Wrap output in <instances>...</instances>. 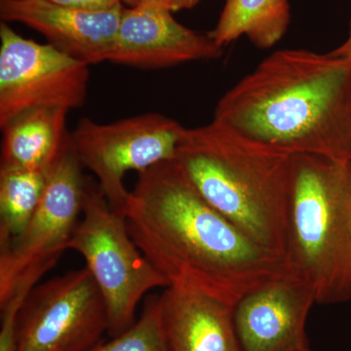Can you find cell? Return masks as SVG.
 Masks as SVG:
<instances>
[{
  "mask_svg": "<svg viewBox=\"0 0 351 351\" xmlns=\"http://www.w3.org/2000/svg\"><path fill=\"white\" fill-rule=\"evenodd\" d=\"M308 351H313V350H308Z\"/></svg>",
  "mask_w": 351,
  "mask_h": 351,
  "instance_id": "44dd1931",
  "label": "cell"
},
{
  "mask_svg": "<svg viewBox=\"0 0 351 351\" xmlns=\"http://www.w3.org/2000/svg\"><path fill=\"white\" fill-rule=\"evenodd\" d=\"M123 5L128 8L137 7H158L171 12L186 10L197 5L200 0H121Z\"/></svg>",
  "mask_w": 351,
  "mask_h": 351,
  "instance_id": "ac0fdd59",
  "label": "cell"
},
{
  "mask_svg": "<svg viewBox=\"0 0 351 351\" xmlns=\"http://www.w3.org/2000/svg\"><path fill=\"white\" fill-rule=\"evenodd\" d=\"M290 20L288 0H226L216 27L208 34L221 47L247 36L256 47L269 49L283 38Z\"/></svg>",
  "mask_w": 351,
  "mask_h": 351,
  "instance_id": "9a60e30c",
  "label": "cell"
},
{
  "mask_svg": "<svg viewBox=\"0 0 351 351\" xmlns=\"http://www.w3.org/2000/svg\"><path fill=\"white\" fill-rule=\"evenodd\" d=\"M313 289L290 270L245 295L235 304V329L243 351H308L307 316Z\"/></svg>",
  "mask_w": 351,
  "mask_h": 351,
  "instance_id": "30bf717a",
  "label": "cell"
},
{
  "mask_svg": "<svg viewBox=\"0 0 351 351\" xmlns=\"http://www.w3.org/2000/svg\"><path fill=\"white\" fill-rule=\"evenodd\" d=\"M82 221L69 243L77 252L107 307L112 337L136 322V311L149 291L169 286L129 233L125 216L113 210L98 184L86 178Z\"/></svg>",
  "mask_w": 351,
  "mask_h": 351,
  "instance_id": "5b68a950",
  "label": "cell"
},
{
  "mask_svg": "<svg viewBox=\"0 0 351 351\" xmlns=\"http://www.w3.org/2000/svg\"><path fill=\"white\" fill-rule=\"evenodd\" d=\"M292 158L213 120L186 128L175 160L214 209L286 260Z\"/></svg>",
  "mask_w": 351,
  "mask_h": 351,
  "instance_id": "3957f363",
  "label": "cell"
},
{
  "mask_svg": "<svg viewBox=\"0 0 351 351\" xmlns=\"http://www.w3.org/2000/svg\"><path fill=\"white\" fill-rule=\"evenodd\" d=\"M186 127L158 112L98 123L83 117L71 132V145L83 168L91 171L113 210L124 215L130 191L124 178L174 160Z\"/></svg>",
  "mask_w": 351,
  "mask_h": 351,
  "instance_id": "52a82bcc",
  "label": "cell"
},
{
  "mask_svg": "<svg viewBox=\"0 0 351 351\" xmlns=\"http://www.w3.org/2000/svg\"><path fill=\"white\" fill-rule=\"evenodd\" d=\"M51 169L0 168V245L18 237L29 223L43 199Z\"/></svg>",
  "mask_w": 351,
  "mask_h": 351,
  "instance_id": "2e32d148",
  "label": "cell"
},
{
  "mask_svg": "<svg viewBox=\"0 0 351 351\" xmlns=\"http://www.w3.org/2000/svg\"><path fill=\"white\" fill-rule=\"evenodd\" d=\"M107 307L86 267L38 284L17 317L15 351H88L108 332Z\"/></svg>",
  "mask_w": 351,
  "mask_h": 351,
  "instance_id": "ba28073f",
  "label": "cell"
},
{
  "mask_svg": "<svg viewBox=\"0 0 351 351\" xmlns=\"http://www.w3.org/2000/svg\"><path fill=\"white\" fill-rule=\"evenodd\" d=\"M213 120L274 151L351 162V61L276 51L219 99Z\"/></svg>",
  "mask_w": 351,
  "mask_h": 351,
  "instance_id": "7a4b0ae2",
  "label": "cell"
},
{
  "mask_svg": "<svg viewBox=\"0 0 351 351\" xmlns=\"http://www.w3.org/2000/svg\"><path fill=\"white\" fill-rule=\"evenodd\" d=\"M68 114L61 108H32L0 126V168L51 169L71 145Z\"/></svg>",
  "mask_w": 351,
  "mask_h": 351,
  "instance_id": "5bb4252c",
  "label": "cell"
},
{
  "mask_svg": "<svg viewBox=\"0 0 351 351\" xmlns=\"http://www.w3.org/2000/svg\"><path fill=\"white\" fill-rule=\"evenodd\" d=\"M88 351H169L161 320L160 297L147 298L133 326Z\"/></svg>",
  "mask_w": 351,
  "mask_h": 351,
  "instance_id": "e0dca14e",
  "label": "cell"
},
{
  "mask_svg": "<svg viewBox=\"0 0 351 351\" xmlns=\"http://www.w3.org/2000/svg\"><path fill=\"white\" fill-rule=\"evenodd\" d=\"M329 53L332 56L351 61V20L350 22V27H348V38H346V40L343 41L341 45L338 46L336 49Z\"/></svg>",
  "mask_w": 351,
  "mask_h": 351,
  "instance_id": "ffe728a7",
  "label": "cell"
},
{
  "mask_svg": "<svg viewBox=\"0 0 351 351\" xmlns=\"http://www.w3.org/2000/svg\"><path fill=\"white\" fill-rule=\"evenodd\" d=\"M89 78L87 64L0 24V126L32 108H82Z\"/></svg>",
  "mask_w": 351,
  "mask_h": 351,
  "instance_id": "9c48e42d",
  "label": "cell"
},
{
  "mask_svg": "<svg viewBox=\"0 0 351 351\" xmlns=\"http://www.w3.org/2000/svg\"><path fill=\"white\" fill-rule=\"evenodd\" d=\"M71 145L50 171L38 209L23 232L0 245V306L27 295L64 251L82 214L86 178Z\"/></svg>",
  "mask_w": 351,
  "mask_h": 351,
  "instance_id": "8992f818",
  "label": "cell"
},
{
  "mask_svg": "<svg viewBox=\"0 0 351 351\" xmlns=\"http://www.w3.org/2000/svg\"><path fill=\"white\" fill-rule=\"evenodd\" d=\"M124 5L88 12L51 0H0L2 22L21 23L88 66L108 62Z\"/></svg>",
  "mask_w": 351,
  "mask_h": 351,
  "instance_id": "7c38bea8",
  "label": "cell"
},
{
  "mask_svg": "<svg viewBox=\"0 0 351 351\" xmlns=\"http://www.w3.org/2000/svg\"><path fill=\"white\" fill-rule=\"evenodd\" d=\"M286 261L316 304L350 301L351 162L293 156Z\"/></svg>",
  "mask_w": 351,
  "mask_h": 351,
  "instance_id": "277c9868",
  "label": "cell"
},
{
  "mask_svg": "<svg viewBox=\"0 0 351 351\" xmlns=\"http://www.w3.org/2000/svg\"><path fill=\"white\" fill-rule=\"evenodd\" d=\"M124 216L134 242L169 286H189L232 306L291 270L214 209L175 159L138 173Z\"/></svg>",
  "mask_w": 351,
  "mask_h": 351,
  "instance_id": "6da1fadb",
  "label": "cell"
},
{
  "mask_svg": "<svg viewBox=\"0 0 351 351\" xmlns=\"http://www.w3.org/2000/svg\"><path fill=\"white\" fill-rule=\"evenodd\" d=\"M209 34L189 29L158 7H124L108 62L141 69L171 68L223 56Z\"/></svg>",
  "mask_w": 351,
  "mask_h": 351,
  "instance_id": "8fae6325",
  "label": "cell"
},
{
  "mask_svg": "<svg viewBox=\"0 0 351 351\" xmlns=\"http://www.w3.org/2000/svg\"><path fill=\"white\" fill-rule=\"evenodd\" d=\"M159 297L169 351H243L234 306L182 284L169 286Z\"/></svg>",
  "mask_w": 351,
  "mask_h": 351,
  "instance_id": "4fadbf2b",
  "label": "cell"
},
{
  "mask_svg": "<svg viewBox=\"0 0 351 351\" xmlns=\"http://www.w3.org/2000/svg\"><path fill=\"white\" fill-rule=\"evenodd\" d=\"M61 5L88 11V12H103L112 10L122 4L121 0H51Z\"/></svg>",
  "mask_w": 351,
  "mask_h": 351,
  "instance_id": "d6986e66",
  "label": "cell"
}]
</instances>
